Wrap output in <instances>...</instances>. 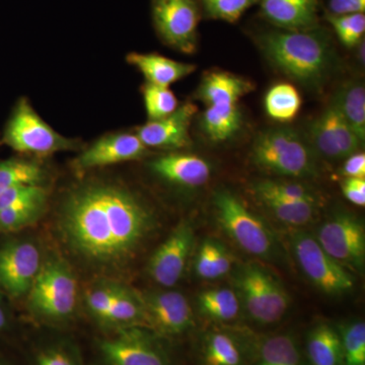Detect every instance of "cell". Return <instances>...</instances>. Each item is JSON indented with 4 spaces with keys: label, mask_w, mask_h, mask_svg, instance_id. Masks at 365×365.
<instances>
[{
    "label": "cell",
    "mask_w": 365,
    "mask_h": 365,
    "mask_svg": "<svg viewBox=\"0 0 365 365\" xmlns=\"http://www.w3.org/2000/svg\"><path fill=\"white\" fill-rule=\"evenodd\" d=\"M155 220L148 203L121 180L91 177L60 199L55 234L79 267L118 280L150 237Z\"/></svg>",
    "instance_id": "6da1fadb"
},
{
    "label": "cell",
    "mask_w": 365,
    "mask_h": 365,
    "mask_svg": "<svg viewBox=\"0 0 365 365\" xmlns=\"http://www.w3.org/2000/svg\"><path fill=\"white\" fill-rule=\"evenodd\" d=\"M257 43L274 67L311 90L325 83L333 61L332 38L318 26L304 31L268 30Z\"/></svg>",
    "instance_id": "7a4b0ae2"
},
{
    "label": "cell",
    "mask_w": 365,
    "mask_h": 365,
    "mask_svg": "<svg viewBox=\"0 0 365 365\" xmlns=\"http://www.w3.org/2000/svg\"><path fill=\"white\" fill-rule=\"evenodd\" d=\"M78 295V280L66 258L48 254L26 297V309L41 325L61 331L76 317Z\"/></svg>",
    "instance_id": "3957f363"
},
{
    "label": "cell",
    "mask_w": 365,
    "mask_h": 365,
    "mask_svg": "<svg viewBox=\"0 0 365 365\" xmlns=\"http://www.w3.org/2000/svg\"><path fill=\"white\" fill-rule=\"evenodd\" d=\"M93 354L95 365H174L169 340L143 326L103 333Z\"/></svg>",
    "instance_id": "277c9868"
},
{
    "label": "cell",
    "mask_w": 365,
    "mask_h": 365,
    "mask_svg": "<svg viewBox=\"0 0 365 365\" xmlns=\"http://www.w3.org/2000/svg\"><path fill=\"white\" fill-rule=\"evenodd\" d=\"M0 143L19 155L38 158L81 148L78 140L62 135L50 126L26 98H21L14 106L0 134Z\"/></svg>",
    "instance_id": "5b68a950"
},
{
    "label": "cell",
    "mask_w": 365,
    "mask_h": 365,
    "mask_svg": "<svg viewBox=\"0 0 365 365\" xmlns=\"http://www.w3.org/2000/svg\"><path fill=\"white\" fill-rule=\"evenodd\" d=\"M252 160L261 169L287 177L316 174L313 151L297 131L288 127L268 129L255 139Z\"/></svg>",
    "instance_id": "8992f818"
},
{
    "label": "cell",
    "mask_w": 365,
    "mask_h": 365,
    "mask_svg": "<svg viewBox=\"0 0 365 365\" xmlns=\"http://www.w3.org/2000/svg\"><path fill=\"white\" fill-rule=\"evenodd\" d=\"M0 240V290L9 300L25 299L45 261L39 242L23 235Z\"/></svg>",
    "instance_id": "52a82bcc"
},
{
    "label": "cell",
    "mask_w": 365,
    "mask_h": 365,
    "mask_svg": "<svg viewBox=\"0 0 365 365\" xmlns=\"http://www.w3.org/2000/svg\"><path fill=\"white\" fill-rule=\"evenodd\" d=\"M213 202L217 222L237 246L254 256H272L275 249L272 234L240 199L227 190H222L216 192Z\"/></svg>",
    "instance_id": "ba28073f"
},
{
    "label": "cell",
    "mask_w": 365,
    "mask_h": 365,
    "mask_svg": "<svg viewBox=\"0 0 365 365\" xmlns=\"http://www.w3.org/2000/svg\"><path fill=\"white\" fill-rule=\"evenodd\" d=\"M245 309L253 321L271 325L283 318L289 306L284 288L257 265H246L235 277Z\"/></svg>",
    "instance_id": "9c48e42d"
},
{
    "label": "cell",
    "mask_w": 365,
    "mask_h": 365,
    "mask_svg": "<svg viewBox=\"0 0 365 365\" xmlns=\"http://www.w3.org/2000/svg\"><path fill=\"white\" fill-rule=\"evenodd\" d=\"M153 25L165 44L192 54L198 43V0H151Z\"/></svg>",
    "instance_id": "30bf717a"
},
{
    "label": "cell",
    "mask_w": 365,
    "mask_h": 365,
    "mask_svg": "<svg viewBox=\"0 0 365 365\" xmlns=\"http://www.w3.org/2000/svg\"><path fill=\"white\" fill-rule=\"evenodd\" d=\"M292 249L302 272L324 294L337 297L347 294L354 287L349 272L324 251L313 235L295 234Z\"/></svg>",
    "instance_id": "8fae6325"
},
{
    "label": "cell",
    "mask_w": 365,
    "mask_h": 365,
    "mask_svg": "<svg viewBox=\"0 0 365 365\" xmlns=\"http://www.w3.org/2000/svg\"><path fill=\"white\" fill-rule=\"evenodd\" d=\"M317 241L343 267L361 271L365 260V232L362 223L349 213H338L319 228Z\"/></svg>",
    "instance_id": "7c38bea8"
},
{
    "label": "cell",
    "mask_w": 365,
    "mask_h": 365,
    "mask_svg": "<svg viewBox=\"0 0 365 365\" xmlns=\"http://www.w3.org/2000/svg\"><path fill=\"white\" fill-rule=\"evenodd\" d=\"M144 311V327L165 339L180 337L194 326L188 300L178 292H139Z\"/></svg>",
    "instance_id": "4fadbf2b"
},
{
    "label": "cell",
    "mask_w": 365,
    "mask_h": 365,
    "mask_svg": "<svg viewBox=\"0 0 365 365\" xmlns=\"http://www.w3.org/2000/svg\"><path fill=\"white\" fill-rule=\"evenodd\" d=\"M150 153L135 132H113L101 136L76 157L73 168L85 174L131 160H141Z\"/></svg>",
    "instance_id": "5bb4252c"
},
{
    "label": "cell",
    "mask_w": 365,
    "mask_h": 365,
    "mask_svg": "<svg viewBox=\"0 0 365 365\" xmlns=\"http://www.w3.org/2000/svg\"><path fill=\"white\" fill-rule=\"evenodd\" d=\"M193 227L188 222H181L168 239L151 255L148 273L160 287H175L186 269L190 254L194 246Z\"/></svg>",
    "instance_id": "9a60e30c"
},
{
    "label": "cell",
    "mask_w": 365,
    "mask_h": 365,
    "mask_svg": "<svg viewBox=\"0 0 365 365\" xmlns=\"http://www.w3.org/2000/svg\"><path fill=\"white\" fill-rule=\"evenodd\" d=\"M309 134L314 150L328 160L347 158L364 143L333 103L312 123Z\"/></svg>",
    "instance_id": "2e32d148"
},
{
    "label": "cell",
    "mask_w": 365,
    "mask_h": 365,
    "mask_svg": "<svg viewBox=\"0 0 365 365\" xmlns=\"http://www.w3.org/2000/svg\"><path fill=\"white\" fill-rule=\"evenodd\" d=\"M196 113L195 105L188 103L179 106L170 116L148 121L139 126L135 130L136 135L148 148L182 150L191 143L189 129Z\"/></svg>",
    "instance_id": "e0dca14e"
},
{
    "label": "cell",
    "mask_w": 365,
    "mask_h": 365,
    "mask_svg": "<svg viewBox=\"0 0 365 365\" xmlns=\"http://www.w3.org/2000/svg\"><path fill=\"white\" fill-rule=\"evenodd\" d=\"M148 168L163 181L185 188H198L209 181L211 167L207 160L188 153H168L148 163Z\"/></svg>",
    "instance_id": "ac0fdd59"
},
{
    "label": "cell",
    "mask_w": 365,
    "mask_h": 365,
    "mask_svg": "<svg viewBox=\"0 0 365 365\" xmlns=\"http://www.w3.org/2000/svg\"><path fill=\"white\" fill-rule=\"evenodd\" d=\"M262 16L285 31H304L319 24V0H259Z\"/></svg>",
    "instance_id": "d6986e66"
},
{
    "label": "cell",
    "mask_w": 365,
    "mask_h": 365,
    "mask_svg": "<svg viewBox=\"0 0 365 365\" xmlns=\"http://www.w3.org/2000/svg\"><path fill=\"white\" fill-rule=\"evenodd\" d=\"M54 332L32 340L26 352L28 365H88L76 341Z\"/></svg>",
    "instance_id": "ffe728a7"
},
{
    "label": "cell",
    "mask_w": 365,
    "mask_h": 365,
    "mask_svg": "<svg viewBox=\"0 0 365 365\" xmlns=\"http://www.w3.org/2000/svg\"><path fill=\"white\" fill-rule=\"evenodd\" d=\"M126 61L143 74L146 83L163 88H170L196 71L194 64L167 58L158 53L131 52Z\"/></svg>",
    "instance_id": "44dd1931"
},
{
    "label": "cell",
    "mask_w": 365,
    "mask_h": 365,
    "mask_svg": "<svg viewBox=\"0 0 365 365\" xmlns=\"http://www.w3.org/2000/svg\"><path fill=\"white\" fill-rule=\"evenodd\" d=\"M49 179V169L38 158L19 155L0 160V196L16 187L48 186Z\"/></svg>",
    "instance_id": "7402d4cb"
},
{
    "label": "cell",
    "mask_w": 365,
    "mask_h": 365,
    "mask_svg": "<svg viewBox=\"0 0 365 365\" xmlns=\"http://www.w3.org/2000/svg\"><path fill=\"white\" fill-rule=\"evenodd\" d=\"M251 81L230 72L212 71L204 76L199 86L198 98L206 106L237 104L240 98L254 90Z\"/></svg>",
    "instance_id": "603a6c76"
},
{
    "label": "cell",
    "mask_w": 365,
    "mask_h": 365,
    "mask_svg": "<svg viewBox=\"0 0 365 365\" xmlns=\"http://www.w3.org/2000/svg\"><path fill=\"white\" fill-rule=\"evenodd\" d=\"M143 326L144 311L139 292L116 280L111 307L102 330L112 332L126 327Z\"/></svg>",
    "instance_id": "cb8c5ba5"
},
{
    "label": "cell",
    "mask_w": 365,
    "mask_h": 365,
    "mask_svg": "<svg viewBox=\"0 0 365 365\" xmlns=\"http://www.w3.org/2000/svg\"><path fill=\"white\" fill-rule=\"evenodd\" d=\"M307 353L312 365H343L337 328L325 323L314 326L307 335Z\"/></svg>",
    "instance_id": "d4e9b609"
},
{
    "label": "cell",
    "mask_w": 365,
    "mask_h": 365,
    "mask_svg": "<svg viewBox=\"0 0 365 365\" xmlns=\"http://www.w3.org/2000/svg\"><path fill=\"white\" fill-rule=\"evenodd\" d=\"M204 133L213 143H223L234 137L242 126V113L237 104L207 106L202 115Z\"/></svg>",
    "instance_id": "484cf974"
},
{
    "label": "cell",
    "mask_w": 365,
    "mask_h": 365,
    "mask_svg": "<svg viewBox=\"0 0 365 365\" xmlns=\"http://www.w3.org/2000/svg\"><path fill=\"white\" fill-rule=\"evenodd\" d=\"M49 194L0 209V235L19 234L39 222L47 209Z\"/></svg>",
    "instance_id": "4316f807"
},
{
    "label": "cell",
    "mask_w": 365,
    "mask_h": 365,
    "mask_svg": "<svg viewBox=\"0 0 365 365\" xmlns=\"http://www.w3.org/2000/svg\"><path fill=\"white\" fill-rule=\"evenodd\" d=\"M333 104L339 110L360 140L365 139V88L360 81H349L341 86Z\"/></svg>",
    "instance_id": "83f0119b"
},
{
    "label": "cell",
    "mask_w": 365,
    "mask_h": 365,
    "mask_svg": "<svg viewBox=\"0 0 365 365\" xmlns=\"http://www.w3.org/2000/svg\"><path fill=\"white\" fill-rule=\"evenodd\" d=\"M201 365H242L241 347L227 333L212 332L203 339L200 352Z\"/></svg>",
    "instance_id": "f1b7e54d"
},
{
    "label": "cell",
    "mask_w": 365,
    "mask_h": 365,
    "mask_svg": "<svg viewBox=\"0 0 365 365\" xmlns=\"http://www.w3.org/2000/svg\"><path fill=\"white\" fill-rule=\"evenodd\" d=\"M256 365H304V361L294 338L281 334L262 342Z\"/></svg>",
    "instance_id": "f546056e"
},
{
    "label": "cell",
    "mask_w": 365,
    "mask_h": 365,
    "mask_svg": "<svg viewBox=\"0 0 365 365\" xmlns=\"http://www.w3.org/2000/svg\"><path fill=\"white\" fill-rule=\"evenodd\" d=\"M197 302L201 313L213 321H232L240 313L239 297L228 288L205 290Z\"/></svg>",
    "instance_id": "4dcf8cb0"
},
{
    "label": "cell",
    "mask_w": 365,
    "mask_h": 365,
    "mask_svg": "<svg viewBox=\"0 0 365 365\" xmlns=\"http://www.w3.org/2000/svg\"><path fill=\"white\" fill-rule=\"evenodd\" d=\"M265 110L276 121H292L299 114L302 97L299 91L290 83L273 86L265 96Z\"/></svg>",
    "instance_id": "1f68e13d"
},
{
    "label": "cell",
    "mask_w": 365,
    "mask_h": 365,
    "mask_svg": "<svg viewBox=\"0 0 365 365\" xmlns=\"http://www.w3.org/2000/svg\"><path fill=\"white\" fill-rule=\"evenodd\" d=\"M280 222L302 227L314 220L317 215V202L287 200V199H263L260 200Z\"/></svg>",
    "instance_id": "d6a6232c"
},
{
    "label": "cell",
    "mask_w": 365,
    "mask_h": 365,
    "mask_svg": "<svg viewBox=\"0 0 365 365\" xmlns=\"http://www.w3.org/2000/svg\"><path fill=\"white\" fill-rule=\"evenodd\" d=\"M116 279L98 278L86 288L83 302L88 316L102 329L111 307Z\"/></svg>",
    "instance_id": "836d02e7"
},
{
    "label": "cell",
    "mask_w": 365,
    "mask_h": 365,
    "mask_svg": "<svg viewBox=\"0 0 365 365\" xmlns=\"http://www.w3.org/2000/svg\"><path fill=\"white\" fill-rule=\"evenodd\" d=\"M253 192L259 200L273 198L317 202L314 192L297 182L262 181L254 185Z\"/></svg>",
    "instance_id": "e575fe53"
},
{
    "label": "cell",
    "mask_w": 365,
    "mask_h": 365,
    "mask_svg": "<svg viewBox=\"0 0 365 365\" xmlns=\"http://www.w3.org/2000/svg\"><path fill=\"white\" fill-rule=\"evenodd\" d=\"M141 93L148 121L170 116L179 108V101L169 88L146 83L141 88Z\"/></svg>",
    "instance_id": "d590c367"
},
{
    "label": "cell",
    "mask_w": 365,
    "mask_h": 365,
    "mask_svg": "<svg viewBox=\"0 0 365 365\" xmlns=\"http://www.w3.org/2000/svg\"><path fill=\"white\" fill-rule=\"evenodd\" d=\"M342 345L343 365H365V325L354 321L337 329Z\"/></svg>",
    "instance_id": "8d00e7d4"
},
{
    "label": "cell",
    "mask_w": 365,
    "mask_h": 365,
    "mask_svg": "<svg viewBox=\"0 0 365 365\" xmlns=\"http://www.w3.org/2000/svg\"><path fill=\"white\" fill-rule=\"evenodd\" d=\"M326 20L332 26L340 42L345 47H355L364 40V14H346V16H333V14H327Z\"/></svg>",
    "instance_id": "74e56055"
},
{
    "label": "cell",
    "mask_w": 365,
    "mask_h": 365,
    "mask_svg": "<svg viewBox=\"0 0 365 365\" xmlns=\"http://www.w3.org/2000/svg\"><path fill=\"white\" fill-rule=\"evenodd\" d=\"M206 16L212 20L235 23L259 0H200Z\"/></svg>",
    "instance_id": "f35d334b"
},
{
    "label": "cell",
    "mask_w": 365,
    "mask_h": 365,
    "mask_svg": "<svg viewBox=\"0 0 365 365\" xmlns=\"http://www.w3.org/2000/svg\"><path fill=\"white\" fill-rule=\"evenodd\" d=\"M9 300L6 295L0 290V341L14 344L18 337V328Z\"/></svg>",
    "instance_id": "ab89813d"
},
{
    "label": "cell",
    "mask_w": 365,
    "mask_h": 365,
    "mask_svg": "<svg viewBox=\"0 0 365 365\" xmlns=\"http://www.w3.org/2000/svg\"><path fill=\"white\" fill-rule=\"evenodd\" d=\"M213 246L215 242L205 241L201 246L195 261V271L199 277L204 279H215L213 272Z\"/></svg>",
    "instance_id": "60d3db41"
},
{
    "label": "cell",
    "mask_w": 365,
    "mask_h": 365,
    "mask_svg": "<svg viewBox=\"0 0 365 365\" xmlns=\"http://www.w3.org/2000/svg\"><path fill=\"white\" fill-rule=\"evenodd\" d=\"M341 189L348 201L354 205H365V179L345 178L341 184Z\"/></svg>",
    "instance_id": "b9f144b4"
},
{
    "label": "cell",
    "mask_w": 365,
    "mask_h": 365,
    "mask_svg": "<svg viewBox=\"0 0 365 365\" xmlns=\"http://www.w3.org/2000/svg\"><path fill=\"white\" fill-rule=\"evenodd\" d=\"M328 11L333 16L364 14L365 0H328Z\"/></svg>",
    "instance_id": "7bdbcfd3"
},
{
    "label": "cell",
    "mask_w": 365,
    "mask_h": 365,
    "mask_svg": "<svg viewBox=\"0 0 365 365\" xmlns=\"http://www.w3.org/2000/svg\"><path fill=\"white\" fill-rule=\"evenodd\" d=\"M341 174L344 178H360L365 179V155L364 153H353L346 158V162L341 169Z\"/></svg>",
    "instance_id": "ee69618b"
},
{
    "label": "cell",
    "mask_w": 365,
    "mask_h": 365,
    "mask_svg": "<svg viewBox=\"0 0 365 365\" xmlns=\"http://www.w3.org/2000/svg\"><path fill=\"white\" fill-rule=\"evenodd\" d=\"M232 268V260L230 255L222 248L220 245L216 244L213 246V272H215V279L222 277L223 275L228 273Z\"/></svg>",
    "instance_id": "f6af8a7d"
},
{
    "label": "cell",
    "mask_w": 365,
    "mask_h": 365,
    "mask_svg": "<svg viewBox=\"0 0 365 365\" xmlns=\"http://www.w3.org/2000/svg\"><path fill=\"white\" fill-rule=\"evenodd\" d=\"M0 365H19L11 359V355L7 354L6 352L2 351L0 349Z\"/></svg>",
    "instance_id": "bcb514c9"
},
{
    "label": "cell",
    "mask_w": 365,
    "mask_h": 365,
    "mask_svg": "<svg viewBox=\"0 0 365 365\" xmlns=\"http://www.w3.org/2000/svg\"><path fill=\"white\" fill-rule=\"evenodd\" d=\"M0 144H1V143H0Z\"/></svg>",
    "instance_id": "7dc6e473"
}]
</instances>
